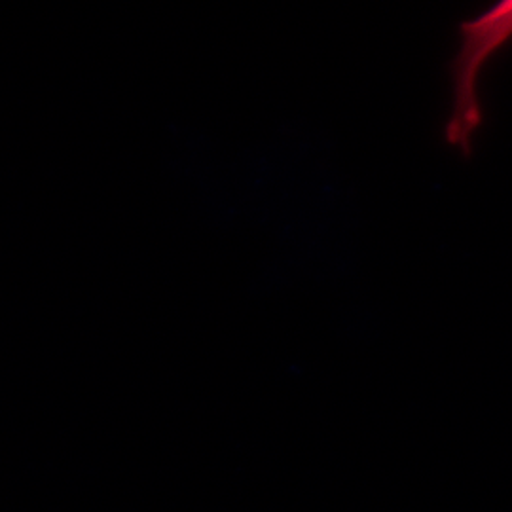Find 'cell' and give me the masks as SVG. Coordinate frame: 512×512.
<instances>
[{
	"instance_id": "6da1fadb",
	"label": "cell",
	"mask_w": 512,
	"mask_h": 512,
	"mask_svg": "<svg viewBox=\"0 0 512 512\" xmlns=\"http://www.w3.org/2000/svg\"><path fill=\"white\" fill-rule=\"evenodd\" d=\"M461 48L450 63L454 88V109L446 124V141L463 156L473 152V135L482 124V107L476 80L490 55L512 38V0H501L488 12L459 25Z\"/></svg>"
}]
</instances>
